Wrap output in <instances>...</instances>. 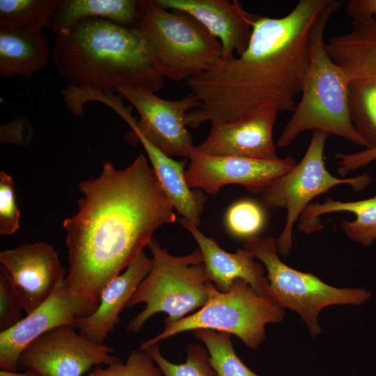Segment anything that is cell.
Returning a JSON list of instances; mask_svg holds the SVG:
<instances>
[{"label":"cell","instance_id":"6da1fadb","mask_svg":"<svg viewBox=\"0 0 376 376\" xmlns=\"http://www.w3.org/2000/svg\"><path fill=\"white\" fill-rule=\"evenodd\" d=\"M77 212L65 219L70 292L99 304L104 287L152 240L161 226L177 217L143 155L123 170L104 163L98 178L81 182Z\"/></svg>","mask_w":376,"mask_h":376},{"label":"cell","instance_id":"7a4b0ae2","mask_svg":"<svg viewBox=\"0 0 376 376\" xmlns=\"http://www.w3.org/2000/svg\"><path fill=\"white\" fill-rule=\"evenodd\" d=\"M329 0H300L281 17L259 16L246 48L187 80L200 107L187 126L233 123L260 111H293L308 65L312 26Z\"/></svg>","mask_w":376,"mask_h":376},{"label":"cell","instance_id":"3957f363","mask_svg":"<svg viewBox=\"0 0 376 376\" xmlns=\"http://www.w3.org/2000/svg\"><path fill=\"white\" fill-rule=\"evenodd\" d=\"M52 56L68 86L81 91L115 95L132 86L155 93L165 83L138 28L104 19H85L56 35Z\"/></svg>","mask_w":376,"mask_h":376},{"label":"cell","instance_id":"277c9868","mask_svg":"<svg viewBox=\"0 0 376 376\" xmlns=\"http://www.w3.org/2000/svg\"><path fill=\"white\" fill-rule=\"evenodd\" d=\"M344 2L329 0L312 26L301 98L277 140L279 148L288 146L307 130L335 135L365 149L371 148L352 123L347 76L328 54L324 40L329 20Z\"/></svg>","mask_w":376,"mask_h":376},{"label":"cell","instance_id":"5b68a950","mask_svg":"<svg viewBox=\"0 0 376 376\" xmlns=\"http://www.w3.org/2000/svg\"><path fill=\"white\" fill-rule=\"evenodd\" d=\"M148 247L152 255L151 269L127 304L133 307L144 303L145 308L130 321L127 331L139 332L158 313L168 315L165 323L176 322L201 308L208 298L210 280L199 249L176 256L154 238Z\"/></svg>","mask_w":376,"mask_h":376},{"label":"cell","instance_id":"8992f818","mask_svg":"<svg viewBox=\"0 0 376 376\" xmlns=\"http://www.w3.org/2000/svg\"><path fill=\"white\" fill-rule=\"evenodd\" d=\"M138 29L155 69L173 81L205 72L222 56L219 40L196 19L153 1H148Z\"/></svg>","mask_w":376,"mask_h":376},{"label":"cell","instance_id":"52a82bcc","mask_svg":"<svg viewBox=\"0 0 376 376\" xmlns=\"http://www.w3.org/2000/svg\"><path fill=\"white\" fill-rule=\"evenodd\" d=\"M207 292V301L196 312L176 322L165 323L164 330L143 342L139 350L185 331L210 329L235 335L247 347L255 350L265 338V326L283 319V308L267 297L259 295L243 279H235L226 292L218 290L210 281Z\"/></svg>","mask_w":376,"mask_h":376},{"label":"cell","instance_id":"ba28073f","mask_svg":"<svg viewBox=\"0 0 376 376\" xmlns=\"http://www.w3.org/2000/svg\"><path fill=\"white\" fill-rule=\"evenodd\" d=\"M244 248L267 269L269 283L266 297L280 308L297 313L312 336L322 332L318 320L322 309L336 304L359 306L370 297L366 289L333 287L311 273L288 266L280 259L276 241L272 236L248 237Z\"/></svg>","mask_w":376,"mask_h":376},{"label":"cell","instance_id":"9c48e42d","mask_svg":"<svg viewBox=\"0 0 376 376\" xmlns=\"http://www.w3.org/2000/svg\"><path fill=\"white\" fill-rule=\"evenodd\" d=\"M116 95H100L97 101L112 108L148 141L169 156L189 159L195 146L187 128L186 116L200 107L191 93L178 100H167L142 87L126 86Z\"/></svg>","mask_w":376,"mask_h":376},{"label":"cell","instance_id":"30bf717a","mask_svg":"<svg viewBox=\"0 0 376 376\" xmlns=\"http://www.w3.org/2000/svg\"><path fill=\"white\" fill-rule=\"evenodd\" d=\"M328 134L313 131L309 146L299 163L276 180L263 193V205L267 209L284 207L287 216L284 228L276 241L278 252L290 254L292 247L295 223L315 197L335 186L348 185L356 191L366 187L370 176L362 174L354 178H336L326 169L324 150Z\"/></svg>","mask_w":376,"mask_h":376},{"label":"cell","instance_id":"8fae6325","mask_svg":"<svg viewBox=\"0 0 376 376\" xmlns=\"http://www.w3.org/2000/svg\"><path fill=\"white\" fill-rule=\"evenodd\" d=\"M325 47L347 76L354 127L371 148L376 147V19L352 18L350 31L332 36Z\"/></svg>","mask_w":376,"mask_h":376},{"label":"cell","instance_id":"7c38bea8","mask_svg":"<svg viewBox=\"0 0 376 376\" xmlns=\"http://www.w3.org/2000/svg\"><path fill=\"white\" fill-rule=\"evenodd\" d=\"M113 349L91 340L71 326L57 327L31 343L22 353L19 368L42 376H83L93 367L120 360Z\"/></svg>","mask_w":376,"mask_h":376},{"label":"cell","instance_id":"4fadbf2b","mask_svg":"<svg viewBox=\"0 0 376 376\" xmlns=\"http://www.w3.org/2000/svg\"><path fill=\"white\" fill-rule=\"evenodd\" d=\"M186 171L189 185L216 194L224 185L244 186L252 194L263 193L276 180L296 164L293 157L265 159L204 154L194 146Z\"/></svg>","mask_w":376,"mask_h":376},{"label":"cell","instance_id":"5bb4252c","mask_svg":"<svg viewBox=\"0 0 376 376\" xmlns=\"http://www.w3.org/2000/svg\"><path fill=\"white\" fill-rule=\"evenodd\" d=\"M98 304L73 295L65 280L40 306L10 329L0 332V368L17 372L23 351L45 333L61 326L75 328L78 319L96 311Z\"/></svg>","mask_w":376,"mask_h":376},{"label":"cell","instance_id":"9a60e30c","mask_svg":"<svg viewBox=\"0 0 376 376\" xmlns=\"http://www.w3.org/2000/svg\"><path fill=\"white\" fill-rule=\"evenodd\" d=\"M0 263L26 314L44 303L66 276L58 253L45 242L6 249Z\"/></svg>","mask_w":376,"mask_h":376},{"label":"cell","instance_id":"2e32d148","mask_svg":"<svg viewBox=\"0 0 376 376\" xmlns=\"http://www.w3.org/2000/svg\"><path fill=\"white\" fill-rule=\"evenodd\" d=\"M157 6L189 15L222 46L221 58L240 54L247 47L259 15L247 11L236 0H152Z\"/></svg>","mask_w":376,"mask_h":376},{"label":"cell","instance_id":"e0dca14e","mask_svg":"<svg viewBox=\"0 0 376 376\" xmlns=\"http://www.w3.org/2000/svg\"><path fill=\"white\" fill-rule=\"evenodd\" d=\"M278 113L267 109L233 123L211 124L208 136L196 148L209 155L276 159L273 128Z\"/></svg>","mask_w":376,"mask_h":376},{"label":"cell","instance_id":"ac0fdd59","mask_svg":"<svg viewBox=\"0 0 376 376\" xmlns=\"http://www.w3.org/2000/svg\"><path fill=\"white\" fill-rule=\"evenodd\" d=\"M178 221L197 242L207 277L218 290L228 292L233 281L241 279L259 295L266 297L268 280L264 276L263 265L255 261L250 251L244 248L237 249L235 253L227 252L191 221L182 217Z\"/></svg>","mask_w":376,"mask_h":376},{"label":"cell","instance_id":"d6986e66","mask_svg":"<svg viewBox=\"0 0 376 376\" xmlns=\"http://www.w3.org/2000/svg\"><path fill=\"white\" fill-rule=\"evenodd\" d=\"M152 264V258L143 251L104 287L96 311L78 319L75 329L91 340L104 343L118 323L121 311L127 306L137 288L150 272Z\"/></svg>","mask_w":376,"mask_h":376},{"label":"cell","instance_id":"ffe728a7","mask_svg":"<svg viewBox=\"0 0 376 376\" xmlns=\"http://www.w3.org/2000/svg\"><path fill=\"white\" fill-rule=\"evenodd\" d=\"M143 145L161 186L176 211L196 226L201 223L207 196L203 191L191 188L187 180L184 159L176 161L148 141L139 132L132 130Z\"/></svg>","mask_w":376,"mask_h":376},{"label":"cell","instance_id":"44dd1931","mask_svg":"<svg viewBox=\"0 0 376 376\" xmlns=\"http://www.w3.org/2000/svg\"><path fill=\"white\" fill-rule=\"evenodd\" d=\"M49 56L50 45L42 30L0 26L1 77L30 79L46 65Z\"/></svg>","mask_w":376,"mask_h":376},{"label":"cell","instance_id":"7402d4cb","mask_svg":"<svg viewBox=\"0 0 376 376\" xmlns=\"http://www.w3.org/2000/svg\"><path fill=\"white\" fill-rule=\"evenodd\" d=\"M148 1L63 0L52 16L47 28L56 35L88 18L104 19L128 28H138Z\"/></svg>","mask_w":376,"mask_h":376},{"label":"cell","instance_id":"603a6c76","mask_svg":"<svg viewBox=\"0 0 376 376\" xmlns=\"http://www.w3.org/2000/svg\"><path fill=\"white\" fill-rule=\"evenodd\" d=\"M349 212L354 214L352 221L343 220L340 228L350 240L365 246L376 240V195L369 198L350 202L327 199L323 203L309 204L300 216L299 229L305 233L318 230L319 217L327 213Z\"/></svg>","mask_w":376,"mask_h":376},{"label":"cell","instance_id":"cb8c5ba5","mask_svg":"<svg viewBox=\"0 0 376 376\" xmlns=\"http://www.w3.org/2000/svg\"><path fill=\"white\" fill-rule=\"evenodd\" d=\"M63 0H0V26L42 30Z\"/></svg>","mask_w":376,"mask_h":376},{"label":"cell","instance_id":"d4e9b609","mask_svg":"<svg viewBox=\"0 0 376 376\" xmlns=\"http://www.w3.org/2000/svg\"><path fill=\"white\" fill-rule=\"evenodd\" d=\"M209 354L210 363L217 376H259L236 354L230 334L210 329L194 330Z\"/></svg>","mask_w":376,"mask_h":376},{"label":"cell","instance_id":"484cf974","mask_svg":"<svg viewBox=\"0 0 376 376\" xmlns=\"http://www.w3.org/2000/svg\"><path fill=\"white\" fill-rule=\"evenodd\" d=\"M146 350L164 376H217L210 363L208 352L201 345H187L185 363H173L162 354L158 344L143 350Z\"/></svg>","mask_w":376,"mask_h":376},{"label":"cell","instance_id":"4316f807","mask_svg":"<svg viewBox=\"0 0 376 376\" xmlns=\"http://www.w3.org/2000/svg\"><path fill=\"white\" fill-rule=\"evenodd\" d=\"M265 221L262 207L250 200H242L228 210L226 222L228 230L237 237L255 236L262 229Z\"/></svg>","mask_w":376,"mask_h":376},{"label":"cell","instance_id":"83f0119b","mask_svg":"<svg viewBox=\"0 0 376 376\" xmlns=\"http://www.w3.org/2000/svg\"><path fill=\"white\" fill-rule=\"evenodd\" d=\"M146 350H133L125 363L119 360L110 365L97 366L86 376H164Z\"/></svg>","mask_w":376,"mask_h":376},{"label":"cell","instance_id":"f1b7e54d","mask_svg":"<svg viewBox=\"0 0 376 376\" xmlns=\"http://www.w3.org/2000/svg\"><path fill=\"white\" fill-rule=\"evenodd\" d=\"M20 212L15 196V182L12 177L0 172V234L12 235L19 227Z\"/></svg>","mask_w":376,"mask_h":376},{"label":"cell","instance_id":"f546056e","mask_svg":"<svg viewBox=\"0 0 376 376\" xmlns=\"http://www.w3.org/2000/svg\"><path fill=\"white\" fill-rule=\"evenodd\" d=\"M22 310L21 303L8 280L0 270V332L19 322L23 318Z\"/></svg>","mask_w":376,"mask_h":376},{"label":"cell","instance_id":"4dcf8cb0","mask_svg":"<svg viewBox=\"0 0 376 376\" xmlns=\"http://www.w3.org/2000/svg\"><path fill=\"white\" fill-rule=\"evenodd\" d=\"M335 158L339 165L337 173L341 178H344L350 172L376 160V147L355 153L337 152Z\"/></svg>","mask_w":376,"mask_h":376},{"label":"cell","instance_id":"1f68e13d","mask_svg":"<svg viewBox=\"0 0 376 376\" xmlns=\"http://www.w3.org/2000/svg\"><path fill=\"white\" fill-rule=\"evenodd\" d=\"M346 14L352 18L376 19V0H350L346 3Z\"/></svg>","mask_w":376,"mask_h":376},{"label":"cell","instance_id":"d6a6232c","mask_svg":"<svg viewBox=\"0 0 376 376\" xmlns=\"http://www.w3.org/2000/svg\"><path fill=\"white\" fill-rule=\"evenodd\" d=\"M0 376H42L33 369H27L24 373L10 372L1 370Z\"/></svg>","mask_w":376,"mask_h":376}]
</instances>
